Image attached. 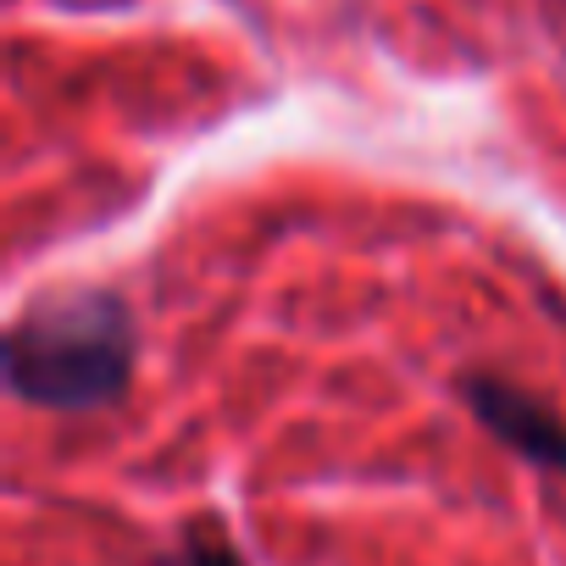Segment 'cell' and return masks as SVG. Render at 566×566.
<instances>
[{"mask_svg": "<svg viewBox=\"0 0 566 566\" xmlns=\"http://www.w3.org/2000/svg\"><path fill=\"white\" fill-rule=\"evenodd\" d=\"M134 378V317L106 290L45 295L7 334V384L45 411L112 406Z\"/></svg>", "mask_w": 566, "mask_h": 566, "instance_id": "obj_1", "label": "cell"}, {"mask_svg": "<svg viewBox=\"0 0 566 566\" xmlns=\"http://www.w3.org/2000/svg\"><path fill=\"white\" fill-rule=\"evenodd\" d=\"M461 395H467L472 417H478L494 439H505L516 455H527L533 467L566 472V422L555 417L549 400H538V395H527V389H516V384H505V378H494V373L461 378Z\"/></svg>", "mask_w": 566, "mask_h": 566, "instance_id": "obj_2", "label": "cell"}, {"mask_svg": "<svg viewBox=\"0 0 566 566\" xmlns=\"http://www.w3.org/2000/svg\"><path fill=\"white\" fill-rule=\"evenodd\" d=\"M167 566H244V555H239V544H233V533L222 522H206L200 516V522L184 527V538L167 555Z\"/></svg>", "mask_w": 566, "mask_h": 566, "instance_id": "obj_3", "label": "cell"}]
</instances>
